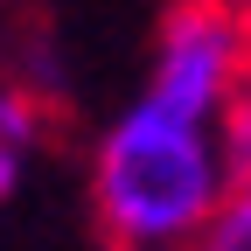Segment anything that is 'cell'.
<instances>
[{
  "label": "cell",
  "instance_id": "1",
  "mask_svg": "<svg viewBox=\"0 0 251 251\" xmlns=\"http://www.w3.org/2000/svg\"><path fill=\"white\" fill-rule=\"evenodd\" d=\"M224 188L230 175L216 153V126L147 91L105 126L91 153V202L119 251H188Z\"/></svg>",
  "mask_w": 251,
  "mask_h": 251
},
{
  "label": "cell",
  "instance_id": "2",
  "mask_svg": "<svg viewBox=\"0 0 251 251\" xmlns=\"http://www.w3.org/2000/svg\"><path fill=\"white\" fill-rule=\"evenodd\" d=\"M251 77V7L244 0H168L153 28L147 98L188 119H216V105Z\"/></svg>",
  "mask_w": 251,
  "mask_h": 251
},
{
  "label": "cell",
  "instance_id": "3",
  "mask_svg": "<svg viewBox=\"0 0 251 251\" xmlns=\"http://www.w3.org/2000/svg\"><path fill=\"white\" fill-rule=\"evenodd\" d=\"M42 140V98L28 84H0V202L21 188L28 147Z\"/></svg>",
  "mask_w": 251,
  "mask_h": 251
},
{
  "label": "cell",
  "instance_id": "4",
  "mask_svg": "<svg viewBox=\"0 0 251 251\" xmlns=\"http://www.w3.org/2000/svg\"><path fill=\"white\" fill-rule=\"evenodd\" d=\"M216 153H224V175L230 181H251V77L216 105Z\"/></svg>",
  "mask_w": 251,
  "mask_h": 251
},
{
  "label": "cell",
  "instance_id": "5",
  "mask_svg": "<svg viewBox=\"0 0 251 251\" xmlns=\"http://www.w3.org/2000/svg\"><path fill=\"white\" fill-rule=\"evenodd\" d=\"M188 251H251V181H230Z\"/></svg>",
  "mask_w": 251,
  "mask_h": 251
},
{
  "label": "cell",
  "instance_id": "6",
  "mask_svg": "<svg viewBox=\"0 0 251 251\" xmlns=\"http://www.w3.org/2000/svg\"><path fill=\"white\" fill-rule=\"evenodd\" d=\"M0 7H7V0H0Z\"/></svg>",
  "mask_w": 251,
  "mask_h": 251
}]
</instances>
